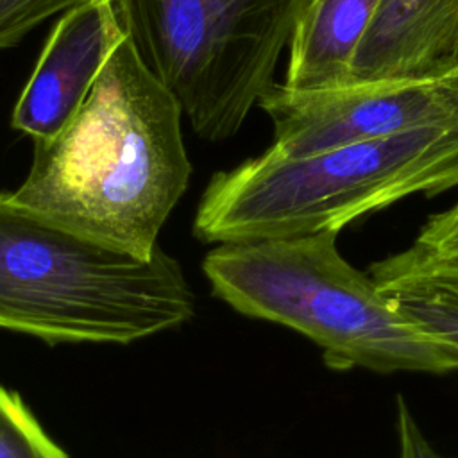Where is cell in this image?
<instances>
[{
	"label": "cell",
	"instance_id": "1",
	"mask_svg": "<svg viewBox=\"0 0 458 458\" xmlns=\"http://www.w3.org/2000/svg\"><path fill=\"white\" fill-rule=\"evenodd\" d=\"M181 116L125 36L77 114L34 140L29 175L11 195L61 227L148 258L191 175Z\"/></svg>",
	"mask_w": 458,
	"mask_h": 458
},
{
	"label": "cell",
	"instance_id": "2",
	"mask_svg": "<svg viewBox=\"0 0 458 458\" xmlns=\"http://www.w3.org/2000/svg\"><path fill=\"white\" fill-rule=\"evenodd\" d=\"M195 313L179 261L140 258L34 213L0 193V329L47 344H131Z\"/></svg>",
	"mask_w": 458,
	"mask_h": 458
},
{
	"label": "cell",
	"instance_id": "3",
	"mask_svg": "<svg viewBox=\"0 0 458 458\" xmlns=\"http://www.w3.org/2000/svg\"><path fill=\"white\" fill-rule=\"evenodd\" d=\"M456 186L458 122L304 157H284L268 148L211 177L193 234L204 243H240L338 233L406 197Z\"/></svg>",
	"mask_w": 458,
	"mask_h": 458
},
{
	"label": "cell",
	"instance_id": "4",
	"mask_svg": "<svg viewBox=\"0 0 458 458\" xmlns=\"http://www.w3.org/2000/svg\"><path fill=\"white\" fill-rule=\"evenodd\" d=\"M336 231L218 243L202 261L215 297L236 311L295 329L327 367L379 374L458 370V351L399 313L370 274L336 247Z\"/></svg>",
	"mask_w": 458,
	"mask_h": 458
},
{
	"label": "cell",
	"instance_id": "5",
	"mask_svg": "<svg viewBox=\"0 0 458 458\" xmlns=\"http://www.w3.org/2000/svg\"><path fill=\"white\" fill-rule=\"evenodd\" d=\"M311 0H111L148 70L208 141L231 138L274 86Z\"/></svg>",
	"mask_w": 458,
	"mask_h": 458
},
{
	"label": "cell",
	"instance_id": "6",
	"mask_svg": "<svg viewBox=\"0 0 458 458\" xmlns=\"http://www.w3.org/2000/svg\"><path fill=\"white\" fill-rule=\"evenodd\" d=\"M258 104L274 125L270 150L284 157L458 122V104L440 82L372 81L318 89L274 84Z\"/></svg>",
	"mask_w": 458,
	"mask_h": 458
},
{
	"label": "cell",
	"instance_id": "7",
	"mask_svg": "<svg viewBox=\"0 0 458 458\" xmlns=\"http://www.w3.org/2000/svg\"><path fill=\"white\" fill-rule=\"evenodd\" d=\"M125 36L111 0H82L66 9L14 106L11 125L32 140L55 136L77 114Z\"/></svg>",
	"mask_w": 458,
	"mask_h": 458
},
{
	"label": "cell",
	"instance_id": "8",
	"mask_svg": "<svg viewBox=\"0 0 458 458\" xmlns=\"http://www.w3.org/2000/svg\"><path fill=\"white\" fill-rule=\"evenodd\" d=\"M458 64V0H381L351 82H438Z\"/></svg>",
	"mask_w": 458,
	"mask_h": 458
},
{
	"label": "cell",
	"instance_id": "9",
	"mask_svg": "<svg viewBox=\"0 0 458 458\" xmlns=\"http://www.w3.org/2000/svg\"><path fill=\"white\" fill-rule=\"evenodd\" d=\"M381 0H311L290 41L284 86L335 88L351 82L354 54Z\"/></svg>",
	"mask_w": 458,
	"mask_h": 458
},
{
	"label": "cell",
	"instance_id": "10",
	"mask_svg": "<svg viewBox=\"0 0 458 458\" xmlns=\"http://www.w3.org/2000/svg\"><path fill=\"white\" fill-rule=\"evenodd\" d=\"M369 274L399 313L458 351V263L435 261L408 247L372 263Z\"/></svg>",
	"mask_w": 458,
	"mask_h": 458
},
{
	"label": "cell",
	"instance_id": "11",
	"mask_svg": "<svg viewBox=\"0 0 458 458\" xmlns=\"http://www.w3.org/2000/svg\"><path fill=\"white\" fill-rule=\"evenodd\" d=\"M0 458H70L41 428L20 394L0 385Z\"/></svg>",
	"mask_w": 458,
	"mask_h": 458
},
{
	"label": "cell",
	"instance_id": "12",
	"mask_svg": "<svg viewBox=\"0 0 458 458\" xmlns=\"http://www.w3.org/2000/svg\"><path fill=\"white\" fill-rule=\"evenodd\" d=\"M411 247L435 261L458 263V202L431 215L419 229Z\"/></svg>",
	"mask_w": 458,
	"mask_h": 458
},
{
	"label": "cell",
	"instance_id": "13",
	"mask_svg": "<svg viewBox=\"0 0 458 458\" xmlns=\"http://www.w3.org/2000/svg\"><path fill=\"white\" fill-rule=\"evenodd\" d=\"M395 429L399 442V458H445L424 437L406 399L395 395Z\"/></svg>",
	"mask_w": 458,
	"mask_h": 458
},
{
	"label": "cell",
	"instance_id": "14",
	"mask_svg": "<svg viewBox=\"0 0 458 458\" xmlns=\"http://www.w3.org/2000/svg\"><path fill=\"white\" fill-rule=\"evenodd\" d=\"M438 82L453 95V98H454L456 104H458V64H456L444 79H440Z\"/></svg>",
	"mask_w": 458,
	"mask_h": 458
}]
</instances>
